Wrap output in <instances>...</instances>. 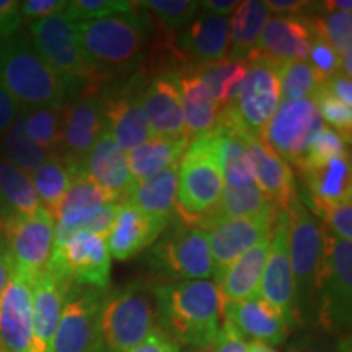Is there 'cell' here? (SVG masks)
I'll return each instance as SVG.
<instances>
[{
	"label": "cell",
	"instance_id": "obj_49",
	"mask_svg": "<svg viewBox=\"0 0 352 352\" xmlns=\"http://www.w3.org/2000/svg\"><path fill=\"white\" fill-rule=\"evenodd\" d=\"M67 7V2L64 0H26L20 2V13L23 19L38 21L50 16L59 15Z\"/></svg>",
	"mask_w": 352,
	"mask_h": 352
},
{
	"label": "cell",
	"instance_id": "obj_15",
	"mask_svg": "<svg viewBox=\"0 0 352 352\" xmlns=\"http://www.w3.org/2000/svg\"><path fill=\"white\" fill-rule=\"evenodd\" d=\"M107 132L103 104L98 96L83 95L63 108L59 145L54 155L64 158L76 175H83L88 153Z\"/></svg>",
	"mask_w": 352,
	"mask_h": 352
},
{
	"label": "cell",
	"instance_id": "obj_51",
	"mask_svg": "<svg viewBox=\"0 0 352 352\" xmlns=\"http://www.w3.org/2000/svg\"><path fill=\"white\" fill-rule=\"evenodd\" d=\"M126 352H179V346L160 328H155L144 341Z\"/></svg>",
	"mask_w": 352,
	"mask_h": 352
},
{
	"label": "cell",
	"instance_id": "obj_41",
	"mask_svg": "<svg viewBox=\"0 0 352 352\" xmlns=\"http://www.w3.org/2000/svg\"><path fill=\"white\" fill-rule=\"evenodd\" d=\"M347 144L349 142L342 138L340 132L324 124L315 135V139L311 140V144L308 145L303 157L294 166L298 171H302L328 164L329 160L336 157H349Z\"/></svg>",
	"mask_w": 352,
	"mask_h": 352
},
{
	"label": "cell",
	"instance_id": "obj_53",
	"mask_svg": "<svg viewBox=\"0 0 352 352\" xmlns=\"http://www.w3.org/2000/svg\"><path fill=\"white\" fill-rule=\"evenodd\" d=\"M324 87L334 98L342 101L347 107H352V82L349 77L344 76L342 72H338L336 76L324 82Z\"/></svg>",
	"mask_w": 352,
	"mask_h": 352
},
{
	"label": "cell",
	"instance_id": "obj_9",
	"mask_svg": "<svg viewBox=\"0 0 352 352\" xmlns=\"http://www.w3.org/2000/svg\"><path fill=\"white\" fill-rule=\"evenodd\" d=\"M165 232L164 239L153 248L151 264L153 271L168 280L166 284L214 276L208 232L183 226L178 219Z\"/></svg>",
	"mask_w": 352,
	"mask_h": 352
},
{
	"label": "cell",
	"instance_id": "obj_18",
	"mask_svg": "<svg viewBox=\"0 0 352 352\" xmlns=\"http://www.w3.org/2000/svg\"><path fill=\"white\" fill-rule=\"evenodd\" d=\"M279 210L246 219H228L215 226L208 232L210 254L214 261L215 284L219 283L223 272L232 263H235L241 254L253 248L264 236L272 232L276 215Z\"/></svg>",
	"mask_w": 352,
	"mask_h": 352
},
{
	"label": "cell",
	"instance_id": "obj_36",
	"mask_svg": "<svg viewBox=\"0 0 352 352\" xmlns=\"http://www.w3.org/2000/svg\"><path fill=\"white\" fill-rule=\"evenodd\" d=\"M30 178L36 189L39 202H43L41 206L54 217L74 179L72 168L64 158L51 155L50 160L34 170Z\"/></svg>",
	"mask_w": 352,
	"mask_h": 352
},
{
	"label": "cell",
	"instance_id": "obj_55",
	"mask_svg": "<svg viewBox=\"0 0 352 352\" xmlns=\"http://www.w3.org/2000/svg\"><path fill=\"white\" fill-rule=\"evenodd\" d=\"M13 272V263L10 256H8L6 243L3 240H0V294L3 292V289L7 287L8 280H10Z\"/></svg>",
	"mask_w": 352,
	"mask_h": 352
},
{
	"label": "cell",
	"instance_id": "obj_13",
	"mask_svg": "<svg viewBox=\"0 0 352 352\" xmlns=\"http://www.w3.org/2000/svg\"><path fill=\"white\" fill-rule=\"evenodd\" d=\"M54 217L43 206L30 215H12L6 220L3 243L16 271L34 277L46 270L54 246Z\"/></svg>",
	"mask_w": 352,
	"mask_h": 352
},
{
	"label": "cell",
	"instance_id": "obj_30",
	"mask_svg": "<svg viewBox=\"0 0 352 352\" xmlns=\"http://www.w3.org/2000/svg\"><path fill=\"white\" fill-rule=\"evenodd\" d=\"M270 241L271 235L264 236L223 272L217 283L222 305L258 297L264 264H266L267 253H270Z\"/></svg>",
	"mask_w": 352,
	"mask_h": 352
},
{
	"label": "cell",
	"instance_id": "obj_10",
	"mask_svg": "<svg viewBox=\"0 0 352 352\" xmlns=\"http://www.w3.org/2000/svg\"><path fill=\"white\" fill-rule=\"evenodd\" d=\"M245 60L246 74L239 95L222 109L248 134L259 138L279 107L280 67L261 57H246Z\"/></svg>",
	"mask_w": 352,
	"mask_h": 352
},
{
	"label": "cell",
	"instance_id": "obj_63",
	"mask_svg": "<svg viewBox=\"0 0 352 352\" xmlns=\"http://www.w3.org/2000/svg\"><path fill=\"white\" fill-rule=\"evenodd\" d=\"M0 157H2V153H0Z\"/></svg>",
	"mask_w": 352,
	"mask_h": 352
},
{
	"label": "cell",
	"instance_id": "obj_46",
	"mask_svg": "<svg viewBox=\"0 0 352 352\" xmlns=\"http://www.w3.org/2000/svg\"><path fill=\"white\" fill-rule=\"evenodd\" d=\"M307 63L310 64V67L315 70L316 76L323 82H327L328 78H331L338 72H341L340 54L334 51V47L327 39L321 38L315 32L310 43V50H308Z\"/></svg>",
	"mask_w": 352,
	"mask_h": 352
},
{
	"label": "cell",
	"instance_id": "obj_17",
	"mask_svg": "<svg viewBox=\"0 0 352 352\" xmlns=\"http://www.w3.org/2000/svg\"><path fill=\"white\" fill-rule=\"evenodd\" d=\"M33 277L13 267L7 287L0 294V349L32 352L33 342Z\"/></svg>",
	"mask_w": 352,
	"mask_h": 352
},
{
	"label": "cell",
	"instance_id": "obj_16",
	"mask_svg": "<svg viewBox=\"0 0 352 352\" xmlns=\"http://www.w3.org/2000/svg\"><path fill=\"white\" fill-rule=\"evenodd\" d=\"M258 296L280 311L289 328L300 324L297 314L296 285L289 261V217L285 210H279L272 223L270 253L264 264Z\"/></svg>",
	"mask_w": 352,
	"mask_h": 352
},
{
	"label": "cell",
	"instance_id": "obj_50",
	"mask_svg": "<svg viewBox=\"0 0 352 352\" xmlns=\"http://www.w3.org/2000/svg\"><path fill=\"white\" fill-rule=\"evenodd\" d=\"M20 2L15 0H0V43L15 36L21 26Z\"/></svg>",
	"mask_w": 352,
	"mask_h": 352
},
{
	"label": "cell",
	"instance_id": "obj_62",
	"mask_svg": "<svg viewBox=\"0 0 352 352\" xmlns=\"http://www.w3.org/2000/svg\"><path fill=\"white\" fill-rule=\"evenodd\" d=\"M0 240H3V223H0Z\"/></svg>",
	"mask_w": 352,
	"mask_h": 352
},
{
	"label": "cell",
	"instance_id": "obj_34",
	"mask_svg": "<svg viewBox=\"0 0 352 352\" xmlns=\"http://www.w3.org/2000/svg\"><path fill=\"white\" fill-rule=\"evenodd\" d=\"M279 210L266 196L259 191L256 183L243 188H223L222 199L214 212L209 215L206 232L228 219H246Z\"/></svg>",
	"mask_w": 352,
	"mask_h": 352
},
{
	"label": "cell",
	"instance_id": "obj_25",
	"mask_svg": "<svg viewBox=\"0 0 352 352\" xmlns=\"http://www.w3.org/2000/svg\"><path fill=\"white\" fill-rule=\"evenodd\" d=\"M83 176L109 192L116 202H124L135 184L127 166V155L118 147L108 131L88 153Z\"/></svg>",
	"mask_w": 352,
	"mask_h": 352
},
{
	"label": "cell",
	"instance_id": "obj_22",
	"mask_svg": "<svg viewBox=\"0 0 352 352\" xmlns=\"http://www.w3.org/2000/svg\"><path fill=\"white\" fill-rule=\"evenodd\" d=\"M223 320L230 321L245 340L276 346L287 340L290 328L280 311L261 297L222 305Z\"/></svg>",
	"mask_w": 352,
	"mask_h": 352
},
{
	"label": "cell",
	"instance_id": "obj_56",
	"mask_svg": "<svg viewBox=\"0 0 352 352\" xmlns=\"http://www.w3.org/2000/svg\"><path fill=\"white\" fill-rule=\"evenodd\" d=\"M239 3V0H204V2H201V7L204 10L214 12V15L226 16L227 13L235 10Z\"/></svg>",
	"mask_w": 352,
	"mask_h": 352
},
{
	"label": "cell",
	"instance_id": "obj_33",
	"mask_svg": "<svg viewBox=\"0 0 352 352\" xmlns=\"http://www.w3.org/2000/svg\"><path fill=\"white\" fill-rule=\"evenodd\" d=\"M266 3L258 0H245L233 10L230 23V51L227 59L245 60L256 46L264 23L270 20Z\"/></svg>",
	"mask_w": 352,
	"mask_h": 352
},
{
	"label": "cell",
	"instance_id": "obj_38",
	"mask_svg": "<svg viewBox=\"0 0 352 352\" xmlns=\"http://www.w3.org/2000/svg\"><path fill=\"white\" fill-rule=\"evenodd\" d=\"M3 152H6L7 160L16 168L32 175L43 164L50 160L51 152L46 148L39 147L32 139L26 135L23 127V116L16 118L10 129L6 132V140H3Z\"/></svg>",
	"mask_w": 352,
	"mask_h": 352
},
{
	"label": "cell",
	"instance_id": "obj_19",
	"mask_svg": "<svg viewBox=\"0 0 352 352\" xmlns=\"http://www.w3.org/2000/svg\"><path fill=\"white\" fill-rule=\"evenodd\" d=\"M311 38L314 28L310 19L297 15L272 16L264 23L256 46L248 57H261L279 67L305 60Z\"/></svg>",
	"mask_w": 352,
	"mask_h": 352
},
{
	"label": "cell",
	"instance_id": "obj_31",
	"mask_svg": "<svg viewBox=\"0 0 352 352\" xmlns=\"http://www.w3.org/2000/svg\"><path fill=\"white\" fill-rule=\"evenodd\" d=\"M176 77H178L179 90H182L186 135L189 140H192L208 134L217 126L222 108L209 95L208 88L195 72V67L183 70Z\"/></svg>",
	"mask_w": 352,
	"mask_h": 352
},
{
	"label": "cell",
	"instance_id": "obj_48",
	"mask_svg": "<svg viewBox=\"0 0 352 352\" xmlns=\"http://www.w3.org/2000/svg\"><path fill=\"white\" fill-rule=\"evenodd\" d=\"M210 352H248V341L236 331L230 321L223 320L217 336L210 344Z\"/></svg>",
	"mask_w": 352,
	"mask_h": 352
},
{
	"label": "cell",
	"instance_id": "obj_3",
	"mask_svg": "<svg viewBox=\"0 0 352 352\" xmlns=\"http://www.w3.org/2000/svg\"><path fill=\"white\" fill-rule=\"evenodd\" d=\"M223 188L217 145L210 131L189 142L178 164L176 219L183 226L206 232L209 215L222 199Z\"/></svg>",
	"mask_w": 352,
	"mask_h": 352
},
{
	"label": "cell",
	"instance_id": "obj_2",
	"mask_svg": "<svg viewBox=\"0 0 352 352\" xmlns=\"http://www.w3.org/2000/svg\"><path fill=\"white\" fill-rule=\"evenodd\" d=\"M151 23L148 15L132 13L77 23L83 54L101 85L113 72H126L138 65Z\"/></svg>",
	"mask_w": 352,
	"mask_h": 352
},
{
	"label": "cell",
	"instance_id": "obj_4",
	"mask_svg": "<svg viewBox=\"0 0 352 352\" xmlns=\"http://www.w3.org/2000/svg\"><path fill=\"white\" fill-rule=\"evenodd\" d=\"M0 80L16 103L30 108L63 107L69 83L38 54L26 36L0 43Z\"/></svg>",
	"mask_w": 352,
	"mask_h": 352
},
{
	"label": "cell",
	"instance_id": "obj_44",
	"mask_svg": "<svg viewBox=\"0 0 352 352\" xmlns=\"http://www.w3.org/2000/svg\"><path fill=\"white\" fill-rule=\"evenodd\" d=\"M311 28L324 38L342 57L352 51V15L344 12H328L321 19H310Z\"/></svg>",
	"mask_w": 352,
	"mask_h": 352
},
{
	"label": "cell",
	"instance_id": "obj_8",
	"mask_svg": "<svg viewBox=\"0 0 352 352\" xmlns=\"http://www.w3.org/2000/svg\"><path fill=\"white\" fill-rule=\"evenodd\" d=\"M352 243L324 228V258L318 279L316 316L328 333H341L351 324Z\"/></svg>",
	"mask_w": 352,
	"mask_h": 352
},
{
	"label": "cell",
	"instance_id": "obj_27",
	"mask_svg": "<svg viewBox=\"0 0 352 352\" xmlns=\"http://www.w3.org/2000/svg\"><path fill=\"white\" fill-rule=\"evenodd\" d=\"M101 104L108 134L122 152L129 153L152 139L151 127L140 104V95L124 91L109 96L101 101Z\"/></svg>",
	"mask_w": 352,
	"mask_h": 352
},
{
	"label": "cell",
	"instance_id": "obj_52",
	"mask_svg": "<svg viewBox=\"0 0 352 352\" xmlns=\"http://www.w3.org/2000/svg\"><path fill=\"white\" fill-rule=\"evenodd\" d=\"M19 113V103L10 95V91L7 90V87L3 85V82L0 80V135L6 134L10 129L16 118L20 116Z\"/></svg>",
	"mask_w": 352,
	"mask_h": 352
},
{
	"label": "cell",
	"instance_id": "obj_26",
	"mask_svg": "<svg viewBox=\"0 0 352 352\" xmlns=\"http://www.w3.org/2000/svg\"><path fill=\"white\" fill-rule=\"evenodd\" d=\"M166 230L131 206L121 202L111 230L107 236L109 256L118 261H127L148 248Z\"/></svg>",
	"mask_w": 352,
	"mask_h": 352
},
{
	"label": "cell",
	"instance_id": "obj_39",
	"mask_svg": "<svg viewBox=\"0 0 352 352\" xmlns=\"http://www.w3.org/2000/svg\"><path fill=\"white\" fill-rule=\"evenodd\" d=\"M21 116H23L26 135L39 147L46 148L47 152H51V155H54L59 145L63 107L32 108Z\"/></svg>",
	"mask_w": 352,
	"mask_h": 352
},
{
	"label": "cell",
	"instance_id": "obj_59",
	"mask_svg": "<svg viewBox=\"0 0 352 352\" xmlns=\"http://www.w3.org/2000/svg\"><path fill=\"white\" fill-rule=\"evenodd\" d=\"M248 352H279L274 346L261 341H248Z\"/></svg>",
	"mask_w": 352,
	"mask_h": 352
},
{
	"label": "cell",
	"instance_id": "obj_58",
	"mask_svg": "<svg viewBox=\"0 0 352 352\" xmlns=\"http://www.w3.org/2000/svg\"><path fill=\"white\" fill-rule=\"evenodd\" d=\"M328 12H344L351 13L352 10V2L351 0H331V2H323L321 3Z\"/></svg>",
	"mask_w": 352,
	"mask_h": 352
},
{
	"label": "cell",
	"instance_id": "obj_43",
	"mask_svg": "<svg viewBox=\"0 0 352 352\" xmlns=\"http://www.w3.org/2000/svg\"><path fill=\"white\" fill-rule=\"evenodd\" d=\"M139 8V2H126V0H72L63 12L65 19L74 23L107 19L113 15L134 13Z\"/></svg>",
	"mask_w": 352,
	"mask_h": 352
},
{
	"label": "cell",
	"instance_id": "obj_11",
	"mask_svg": "<svg viewBox=\"0 0 352 352\" xmlns=\"http://www.w3.org/2000/svg\"><path fill=\"white\" fill-rule=\"evenodd\" d=\"M107 292L74 284L57 324L52 352H108L101 336V305Z\"/></svg>",
	"mask_w": 352,
	"mask_h": 352
},
{
	"label": "cell",
	"instance_id": "obj_47",
	"mask_svg": "<svg viewBox=\"0 0 352 352\" xmlns=\"http://www.w3.org/2000/svg\"><path fill=\"white\" fill-rule=\"evenodd\" d=\"M327 223L328 230L336 235L338 239L351 241L352 239V202L346 201L341 204L329 206L320 210L318 214Z\"/></svg>",
	"mask_w": 352,
	"mask_h": 352
},
{
	"label": "cell",
	"instance_id": "obj_29",
	"mask_svg": "<svg viewBox=\"0 0 352 352\" xmlns=\"http://www.w3.org/2000/svg\"><path fill=\"white\" fill-rule=\"evenodd\" d=\"M178 164L171 165L170 168L145 179V182L135 183L124 201L164 228L173 222L176 215Z\"/></svg>",
	"mask_w": 352,
	"mask_h": 352
},
{
	"label": "cell",
	"instance_id": "obj_45",
	"mask_svg": "<svg viewBox=\"0 0 352 352\" xmlns=\"http://www.w3.org/2000/svg\"><path fill=\"white\" fill-rule=\"evenodd\" d=\"M316 108L323 118V121H327L331 129H334L336 132L344 138L347 142H351V131H352V109L351 107L342 103L338 98L329 94L324 87V82L321 83L316 94L314 95Z\"/></svg>",
	"mask_w": 352,
	"mask_h": 352
},
{
	"label": "cell",
	"instance_id": "obj_42",
	"mask_svg": "<svg viewBox=\"0 0 352 352\" xmlns=\"http://www.w3.org/2000/svg\"><path fill=\"white\" fill-rule=\"evenodd\" d=\"M139 7L151 12L152 16L170 32L184 28L195 20L201 8V2L191 0H147L139 2Z\"/></svg>",
	"mask_w": 352,
	"mask_h": 352
},
{
	"label": "cell",
	"instance_id": "obj_24",
	"mask_svg": "<svg viewBox=\"0 0 352 352\" xmlns=\"http://www.w3.org/2000/svg\"><path fill=\"white\" fill-rule=\"evenodd\" d=\"M178 47L191 67L227 59L230 51V23L227 16L204 15L179 33Z\"/></svg>",
	"mask_w": 352,
	"mask_h": 352
},
{
	"label": "cell",
	"instance_id": "obj_6",
	"mask_svg": "<svg viewBox=\"0 0 352 352\" xmlns=\"http://www.w3.org/2000/svg\"><path fill=\"white\" fill-rule=\"evenodd\" d=\"M100 323L108 352H126L138 346L158 328L153 287L132 283L107 294Z\"/></svg>",
	"mask_w": 352,
	"mask_h": 352
},
{
	"label": "cell",
	"instance_id": "obj_12",
	"mask_svg": "<svg viewBox=\"0 0 352 352\" xmlns=\"http://www.w3.org/2000/svg\"><path fill=\"white\" fill-rule=\"evenodd\" d=\"M323 126V118L311 98L279 101L259 140L289 165H296Z\"/></svg>",
	"mask_w": 352,
	"mask_h": 352
},
{
	"label": "cell",
	"instance_id": "obj_14",
	"mask_svg": "<svg viewBox=\"0 0 352 352\" xmlns=\"http://www.w3.org/2000/svg\"><path fill=\"white\" fill-rule=\"evenodd\" d=\"M46 270L82 287L107 289L111 272L107 239L90 232L77 233L65 245L52 248Z\"/></svg>",
	"mask_w": 352,
	"mask_h": 352
},
{
	"label": "cell",
	"instance_id": "obj_37",
	"mask_svg": "<svg viewBox=\"0 0 352 352\" xmlns=\"http://www.w3.org/2000/svg\"><path fill=\"white\" fill-rule=\"evenodd\" d=\"M0 197L13 215H30L41 208L30 175L2 157H0Z\"/></svg>",
	"mask_w": 352,
	"mask_h": 352
},
{
	"label": "cell",
	"instance_id": "obj_35",
	"mask_svg": "<svg viewBox=\"0 0 352 352\" xmlns=\"http://www.w3.org/2000/svg\"><path fill=\"white\" fill-rule=\"evenodd\" d=\"M195 72L220 108H226L239 95L246 74V60L222 59L217 63L196 65Z\"/></svg>",
	"mask_w": 352,
	"mask_h": 352
},
{
	"label": "cell",
	"instance_id": "obj_28",
	"mask_svg": "<svg viewBox=\"0 0 352 352\" xmlns=\"http://www.w3.org/2000/svg\"><path fill=\"white\" fill-rule=\"evenodd\" d=\"M307 186L303 199L315 214L329 206L351 201V162L349 157H336L328 164L298 171Z\"/></svg>",
	"mask_w": 352,
	"mask_h": 352
},
{
	"label": "cell",
	"instance_id": "obj_21",
	"mask_svg": "<svg viewBox=\"0 0 352 352\" xmlns=\"http://www.w3.org/2000/svg\"><path fill=\"white\" fill-rule=\"evenodd\" d=\"M72 283L44 270L33 277L32 352H52V341Z\"/></svg>",
	"mask_w": 352,
	"mask_h": 352
},
{
	"label": "cell",
	"instance_id": "obj_60",
	"mask_svg": "<svg viewBox=\"0 0 352 352\" xmlns=\"http://www.w3.org/2000/svg\"><path fill=\"white\" fill-rule=\"evenodd\" d=\"M12 212L8 210V208L6 206V202H3L2 197H0V223H6V220L8 217H12Z\"/></svg>",
	"mask_w": 352,
	"mask_h": 352
},
{
	"label": "cell",
	"instance_id": "obj_1",
	"mask_svg": "<svg viewBox=\"0 0 352 352\" xmlns=\"http://www.w3.org/2000/svg\"><path fill=\"white\" fill-rule=\"evenodd\" d=\"M157 321L176 344L208 347L220 329L222 298L209 279L182 280L153 287Z\"/></svg>",
	"mask_w": 352,
	"mask_h": 352
},
{
	"label": "cell",
	"instance_id": "obj_5",
	"mask_svg": "<svg viewBox=\"0 0 352 352\" xmlns=\"http://www.w3.org/2000/svg\"><path fill=\"white\" fill-rule=\"evenodd\" d=\"M289 261L296 285L297 314L300 324L311 320L318 302V279L324 258V228L296 197L287 208Z\"/></svg>",
	"mask_w": 352,
	"mask_h": 352
},
{
	"label": "cell",
	"instance_id": "obj_40",
	"mask_svg": "<svg viewBox=\"0 0 352 352\" xmlns=\"http://www.w3.org/2000/svg\"><path fill=\"white\" fill-rule=\"evenodd\" d=\"M323 80L316 76L307 60L289 63L279 70L280 101H297L314 98Z\"/></svg>",
	"mask_w": 352,
	"mask_h": 352
},
{
	"label": "cell",
	"instance_id": "obj_32",
	"mask_svg": "<svg viewBox=\"0 0 352 352\" xmlns=\"http://www.w3.org/2000/svg\"><path fill=\"white\" fill-rule=\"evenodd\" d=\"M189 138L165 139L152 138L138 148L126 153L127 166L135 183L145 182L162 171L178 164L179 158L189 147Z\"/></svg>",
	"mask_w": 352,
	"mask_h": 352
},
{
	"label": "cell",
	"instance_id": "obj_23",
	"mask_svg": "<svg viewBox=\"0 0 352 352\" xmlns=\"http://www.w3.org/2000/svg\"><path fill=\"white\" fill-rule=\"evenodd\" d=\"M246 152L252 160L254 183L259 191L279 210H287L290 202L296 199V176L284 158L276 155L259 138L246 135Z\"/></svg>",
	"mask_w": 352,
	"mask_h": 352
},
{
	"label": "cell",
	"instance_id": "obj_7",
	"mask_svg": "<svg viewBox=\"0 0 352 352\" xmlns=\"http://www.w3.org/2000/svg\"><path fill=\"white\" fill-rule=\"evenodd\" d=\"M30 38L44 63L54 69L69 85L82 82L87 85L85 95L98 96L101 83L83 54L77 23L59 13L33 21L30 25Z\"/></svg>",
	"mask_w": 352,
	"mask_h": 352
},
{
	"label": "cell",
	"instance_id": "obj_54",
	"mask_svg": "<svg viewBox=\"0 0 352 352\" xmlns=\"http://www.w3.org/2000/svg\"><path fill=\"white\" fill-rule=\"evenodd\" d=\"M264 3H266L270 12L287 13V15L302 12L303 8H307V6H310V2H305V0H267Z\"/></svg>",
	"mask_w": 352,
	"mask_h": 352
},
{
	"label": "cell",
	"instance_id": "obj_61",
	"mask_svg": "<svg viewBox=\"0 0 352 352\" xmlns=\"http://www.w3.org/2000/svg\"><path fill=\"white\" fill-rule=\"evenodd\" d=\"M179 352H210V346L208 347H195V346H184Z\"/></svg>",
	"mask_w": 352,
	"mask_h": 352
},
{
	"label": "cell",
	"instance_id": "obj_57",
	"mask_svg": "<svg viewBox=\"0 0 352 352\" xmlns=\"http://www.w3.org/2000/svg\"><path fill=\"white\" fill-rule=\"evenodd\" d=\"M289 352H336L333 351V347L327 344H320V342H302L296 347H290Z\"/></svg>",
	"mask_w": 352,
	"mask_h": 352
},
{
	"label": "cell",
	"instance_id": "obj_64",
	"mask_svg": "<svg viewBox=\"0 0 352 352\" xmlns=\"http://www.w3.org/2000/svg\"><path fill=\"white\" fill-rule=\"evenodd\" d=\"M0 352H2V349H0Z\"/></svg>",
	"mask_w": 352,
	"mask_h": 352
},
{
	"label": "cell",
	"instance_id": "obj_20",
	"mask_svg": "<svg viewBox=\"0 0 352 352\" xmlns=\"http://www.w3.org/2000/svg\"><path fill=\"white\" fill-rule=\"evenodd\" d=\"M140 104L152 135L165 139L188 138L184 126L182 90L178 77L162 74L140 94Z\"/></svg>",
	"mask_w": 352,
	"mask_h": 352
}]
</instances>
